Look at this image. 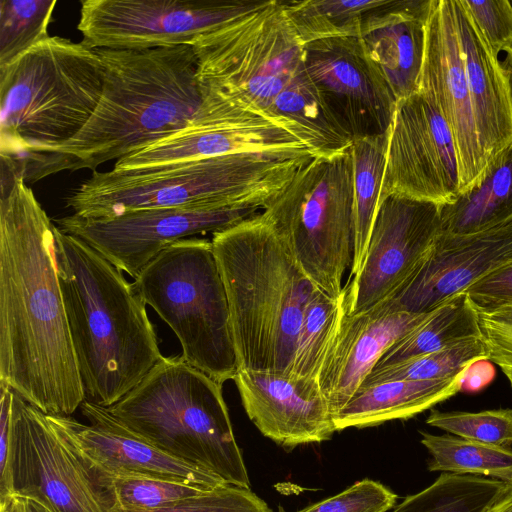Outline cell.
<instances>
[{
  "mask_svg": "<svg viewBox=\"0 0 512 512\" xmlns=\"http://www.w3.org/2000/svg\"><path fill=\"white\" fill-rule=\"evenodd\" d=\"M189 45L197 58L202 103L188 126L276 123L270 117L275 99L304 68V45L279 0H268Z\"/></svg>",
  "mask_w": 512,
  "mask_h": 512,
  "instance_id": "cell-7",
  "label": "cell"
},
{
  "mask_svg": "<svg viewBox=\"0 0 512 512\" xmlns=\"http://www.w3.org/2000/svg\"><path fill=\"white\" fill-rule=\"evenodd\" d=\"M23 503L24 512H56L44 502L33 498L19 496Z\"/></svg>",
  "mask_w": 512,
  "mask_h": 512,
  "instance_id": "cell-45",
  "label": "cell"
},
{
  "mask_svg": "<svg viewBox=\"0 0 512 512\" xmlns=\"http://www.w3.org/2000/svg\"><path fill=\"white\" fill-rule=\"evenodd\" d=\"M432 0H386L363 18L359 38L397 101L420 89Z\"/></svg>",
  "mask_w": 512,
  "mask_h": 512,
  "instance_id": "cell-22",
  "label": "cell"
},
{
  "mask_svg": "<svg viewBox=\"0 0 512 512\" xmlns=\"http://www.w3.org/2000/svg\"><path fill=\"white\" fill-rule=\"evenodd\" d=\"M9 479L13 495L36 498L56 512H107L47 415L15 392Z\"/></svg>",
  "mask_w": 512,
  "mask_h": 512,
  "instance_id": "cell-17",
  "label": "cell"
},
{
  "mask_svg": "<svg viewBox=\"0 0 512 512\" xmlns=\"http://www.w3.org/2000/svg\"><path fill=\"white\" fill-rule=\"evenodd\" d=\"M0 512H24L21 498L14 495L0 500Z\"/></svg>",
  "mask_w": 512,
  "mask_h": 512,
  "instance_id": "cell-46",
  "label": "cell"
},
{
  "mask_svg": "<svg viewBox=\"0 0 512 512\" xmlns=\"http://www.w3.org/2000/svg\"><path fill=\"white\" fill-rule=\"evenodd\" d=\"M441 232L475 234L512 221V145L488 165L477 182L440 205Z\"/></svg>",
  "mask_w": 512,
  "mask_h": 512,
  "instance_id": "cell-25",
  "label": "cell"
},
{
  "mask_svg": "<svg viewBox=\"0 0 512 512\" xmlns=\"http://www.w3.org/2000/svg\"><path fill=\"white\" fill-rule=\"evenodd\" d=\"M211 242L241 370L290 377L304 312L320 289L260 213Z\"/></svg>",
  "mask_w": 512,
  "mask_h": 512,
  "instance_id": "cell-5",
  "label": "cell"
},
{
  "mask_svg": "<svg viewBox=\"0 0 512 512\" xmlns=\"http://www.w3.org/2000/svg\"><path fill=\"white\" fill-rule=\"evenodd\" d=\"M134 434L166 454L250 488L222 384L183 357H163L131 391L108 407Z\"/></svg>",
  "mask_w": 512,
  "mask_h": 512,
  "instance_id": "cell-8",
  "label": "cell"
},
{
  "mask_svg": "<svg viewBox=\"0 0 512 512\" xmlns=\"http://www.w3.org/2000/svg\"><path fill=\"white\" fill-rule=\"evenodd\" d=\"M465 371L446 379L388 381L361 387L334 416L336 431L414 417L460 392Z\"/></svg>",
  "mask_w": 512,
  "mask_h": 512,
  "instance_id": "cell-24",
  "label": "cell"
},
{
  "mask_svg": "<svg viewBox=\"0 0 512 512\" xmlns=\"http://www.w3.org/2000/svg\"><path fill=\"white\" fill-rule=\"evenodd\" d=\"M459 192L457 150L444 118L420 92L399 100L388 136L381 197L398 194L442 205Z\"/></svg>",
  "mask_w": 512,
  "mask_h": 512,
  "instance_id": "cell-16",
  "label": "cell"
},
{
  "mask_svg": "<svg viewBox=\"0 0 512 512\" xmlns=\"http://www.w3.org/2000/svg\"><path fill=\"white\" fill-rule=\"evenodd\" d=\"M388 134L351 142L354 205V254L350 275L363 264L380 203L386 167Z\"/></svg>",
  "mask_w": 512,
  "mask_h": 512,
  "instance_id": "cell-28",
  "label": "cell"
},
{
  "mask_svg": "<svg viewBox=\"0 0 512 512\" xmlns=\"http://www.w3.org/2000/svg\"><path fill=\"white\" fill-rule=\"evenodd\" d=\"M493 54L512 47V4L509 0H461Z\"/></svg>",
  "mask_w": 512,
  "mask_h": 512,
  "instance_id": "cell-40",
  "label": "cell"
},
{
  "mask_svg": "<svg viewBox=\"0 0 512 512\" xmlns=\"http://www.w3.org/2000/svg\"><path fill=\"white\" fill-rule=\"evenodd\" d=\"M427 314L393 311L385 304L356 315L344 312L318 377L333 418L359 390L387 349Z\"/></svg>",
  "mask_w": 512,
  "mask_h": 512,
  "instance_id": "cell-21",
  "label": "cell"
},
{
  "mask_svg": "<svg viewBox=\"0 0 512 512\" xmlns=\"http://www.w3.org/2000/svg\"><path fill=\"white\" fill-rule=\"evenodd\" d=\"M481 338L477 311L465 292L428 312L415 327L394 342L374 369L430 354L463 341Z\"/></svg>",
  "mask_w": 512,
  "mask_h": 512,
  "instance_id": "cell-27",
  "label": "cell"
},
{
  "mask_svg": "<svg viewBox=\"0 0 512 512\" xmlns=\"http://www.w3.org/2000/svg\"><path fill=\"white\" fill-rule=\"evenodd\" d=\"M132 284L174 332L188 364L222 385L234 380L241 368L211 240L190 237L170 245Z\"/></svg>",
  "mask_w": 512,
  "mask_h": 512,
  "instance_id": "cell-10",
  "label": "cell"
},
{
  "mask_svg": "<svg viewBox=\"0 0 512 512\" xmlns=\"http://www.w3.org/2000/svg\"><path fill=\"white\" fill-rule=\"evenodd\" d=\"M486 512H512V481Z\"/></svg>",
  "mask_w": 512,
  "mask_h": 512,
  "instance_id": "cell-44",
  "label": "cell"
},
{
  "mask_svg": "<svg viewBox=\"0 0 512 512\" xmlns=\"http://www.w3.org/2000/svg\"><path fill=\"white\" fill-rule=\"evenodd\" d=\"M386 0L282 1L303 45L327 38L359 36L365 15Z\"/></svg>",
  "mask_w": 512,
  "mask_h": 512,
  "instance_id": "cell-32",
  "label": "cell"
},
{
  "mask_svg": "<svg viewBox=\"0 0 512 512\" xmlns=\"http://www.w3.org/2000/svg\"><path fill=\"white\" fill-rule=\"evenodd\" d=\"M511 264L512 221L475 234L441 232L411 280L381 304L393 311L428 313L485 276Z\"/></svg>",
  "mask_w": 512,
  "mask_h": 512,
  "instance_id": "cell-19",
  "label": "cell"
},
{
  "mask_svg": "<svg viewBox=\"0 0 512 512\" xmlns=\"http://www.w3.org/2000/svg\"><path fill=\"white\" fill-rule=\"evenodd\" d=\"M85 469L107 512L155 510L210 489L153 476Z\"/></svg>",
  "mask_w": 512,
  "mask_h": 512,
  "instance_id": "cell-29",
  "label": "cell"
},
{
  "mask_svg": "<svg viewBox=\"0 0 512 512\" xmlns=\"http://www.w3.org/2000/svg\"><path fill=\"white\" fill-rule=\"evenodd\" d=\"M419 92L451 131L460 194L512 145V102L504 69L461 0H432Z\"/></svg>",
  "mask_w": 512,
  "mask_h": 512,
  "instance_id": "cell-4",
  "label": "cell"
},
{
  "mask_svg": "<svg viewBox=\"0 0 512 512\" xmlns=\"http://www.w3.org/2000/svg\"><path fill=\"white\" fill-rule=\"evenodd\" d=\"M484 359H488V354L481 338L470 339L401 363L373 369L361 387L388 381L446 379L462 373L472 363Z\"/></svg>",
  "mask_w": 512,
  "mask_h": 512,
  "instance_id": "cell-34",
  "label": "cell"
},
{
  "mask_svg": "<svg viewBox=\"0 0 512 512\" xmlns=\"http://www.w3.org/2000/svg\"><path fill=\"white\" fill-rule=\"evenodd\" d=\"M312 158L307 149H282L93 171L66 198V206L86 219L151 208L263 207Z\"/></svg>",
  "mask_w": 512,
  "mask_h": 512,
  "instance_id": "cell-6",
  "label": "cell"
},
{
  "mask_svg": "<svg viewBox=\"0 0 512 512\" xmlns=\"http://www.w3.org/2000/svg\"><path fill=\"white\" fill-rule=\"evenodd\" d=\"M475 309L488 360L501 369L512 388V302Z\"/></svg>",
  "mask_w": 512,
  "mask_h": 512,
  "instance_id": "cell-39",
  "label": "cell"
},
{
  "mask_svg": "<svg viewBox=\"0 0 512 512\" xmlns=\"http://www.w3.org/2000/svg\"><path fill=\"white\" fill-rule=\"evenodd\" d=\"M270 117L289 129L313 157H329L351 146L324 108L305 67L275 99Z\"/></svg>",
  "mask_w": 512,
  "mask_h": 512,
  "instance_id": "cell-26",
  "label": "cell"
},
{
  "mask_svg": "<svg viewBox=\"0 0 512 512\" xmlns=\"http://www.w3.org/2000/svg\"><path fill=\"white\" fill-rule=\"evenodd\" d=\"M426 423L461 438L512 447V408L479 412L432 409Z\"/></svg>",
  "mask_w": 512,
  "mask_h": 512,
  "instance_id": "cell-36",
  "label": "cell"
},
{
  "mask_svg": "<svg viewBox=\"0 0 512 512\" xmlns=\"http://www.w3.org/2000/svg\"><path fill=\"white\" fill-rule=\"evenodd\" d=\"M441 233L440 205L388 194L380 198L359 272L344 287V312H366L394 297L415 275Z\"/></svg>",
  "mask_w": 512,
  "mask_h": 512,
  "instance_id": "cell-13",
  "label": "cell"
},
{
  "mask_svg": "<svg viewBox=\"0 0 512 512\" xmlns=\"http://www.w3.org/2000/svg\"><path fill=\"white\" fill-rule=\"evenodd\" d=\"M96 49L49 36L0 68V155L17 163L74 138L102 94Z\"/></svg>",
  "mask_w": 512,
  "mask_h": 512,
  "instance_id": "cell-9",
  "label": "cell"
},
{
  "mask_svg": "<svg viewBox=\"0 0 512 512\" xmlns=\"http://www.w3.org/2000/svg\"><path fill=\"white\" fill-rule=\"evenodd\" d=\"M268 0H85L78 30L92 49L189 45Z\"/></svg>",
  "mask_w": 512,
  "mask_h": 512,
  "instance_id": "cell-12",
  "label": "cell"
},
{
  "mask_svg": "<svg viewBox=\"0 0 512 512\" xmlns=\"http://www.w3.org/2000/svg\"><path fill=\"white\" fill-rule=\"evenodd\" d=\"M495 375L496 370L490 360H478L466 369L462 378L460 392L476 393L488 386L493 381Z\"/></svg>",
  "mask_w": 512,
  "mask_h": 512,
  "instance_id": "cell-43",
  "label": "cell"
},
{
  "mask_svg": "<svg viewBox=\"0 0 512 512\" xmlns=\"http://www.w3.org/2000/svg\"><path fill=\"white\" fill-rule=\"evenodd\" d=\"M303 63L327 113L351 141L389 133L398 101L359 36L307 43Z\"/></svg>",
  "mask_w": 512,
  "mask_h": 512,
  "instance_id": "cell-15",
  "label": "cell"
},
{
  "mask_svg": "<svg viewBox=\"0 0 512 512\" xmlns=\"http://www.w3.org/2000/svg\"><path fill=\"white\" fill-rule=\"evenodd\" d=\"M510 2H511V4H512V0H511Z\"/></svg>",
  "mask_w": 512,
  "mask_h": 512,
  "instance_id": "cell-48",
  "label": "cell"
},
{
  "mask_svg": "<svg viewBox=\"0 0 512 512\" xmlns=\"http://www.w3.org/2000/svg\"><path fill=\"white\" fill-rule=\"evenodd\" d=\"M105 66L100 100L83 129L22 162L25 182L119 160L186 128L202 97L191 45L96 49Z\"/></svg>",
  "mask_w": 512,
  "mask_h": 512,
  "instance_id": "cell-2",
  "label": "cell"
},
{
  "mask_svg": "<svg viewBox=\"0 0 512 512\" xmlns=\"http://www.w3.org/2000/svg\"><path fill=\"white\" fill-rule=\"evenodd\" d=\"M297 263L324 293L339 298L354 254L350 147L313 157L260 212Z\"/></svg>",
  "mask_w": 512,
  "mask_h": 512,
  "instance_id": "cell-11",
  "label": "cell"
},
{
  "mask_svg": "<svg viewBox=\"0 0 512 512\" xmlns=\"http://www.w3.org/2000/svg\"><path fill=\"white\" fill-rule=\"evenodd\" d=\"M475 307L490 308L512 302V264L485 276L465 290Z\"/></svg>",
  "mask_w": 512,
  "mask_h": 512,
  "instance_id": "cell-41",
  "label": "cell"
},
{
  "mask_svg": "<svg viewBox=\"0 0 512 512\" xmlns=\"http://www.w3.org/2000/svg\"><path fill=\"white\" fill-rule=\"evenodd\" d=\"M397 499V495L382 483L363 479L297 512H388Z\"/></svg>",
  "mask_w": 512,
  "mask_h": 512,
  "instance_id": "cell-38",
  "label": "cell"
},
{
  "mask_svg": "<svg viewBox=\"0 0 512 512\" xmlns=\"http://www.w3.org/2000/svg\"><path fill=\"white\" fill-rule=\"evenodd\" d=\"M508 482L441 473L428 487L407 496L392 512H486Z\"/></svg>",
  "mask_w": 512,
  "mask_h": 512,
  "instance_id": "cell-31",
  "label": "cell"
},
{
  "mask_svg": "<svg viewBox=\"0 0 512 512\" xmlns=\"http://www.w3.org/2000/svg\"><path fill=\"white\" fill-rule=\"evenodd\" d=\"M282 149L307 148L290 130L268 120L187 126L169 137L119 159L113 169L129 170L234 153Z\"/></svg>",
  "mask_w": 512,
  "mask_h": 512,
  "instance_id": "cell-23",
  "label": "cell"
},
{
  "mask_svg": "<svg viewBox=\"0 0 512 512\" xmlns=\"http://www.w3.org/2000/svg\"><path fill=\"white\" fill-rule=\"evenodd\" d=\"M344 296L319 290L306 307L297 337L290 377L318 381L328 347L344 314Z\"/></svg>",
  "mask_w": 512,
  "mask_h": 512,
  "instance_id": "cell-33",
  "label": "cell"
},
{
  "mask_svg": "<svg viewBox=\"0 0 512 512\" xmlns=\"http://www.w3.org/2000/svg\"><path fill=\"white\" fill-rule=\"evenodd\" d=\"M56 0L0 1V68L49 37Z\"/></svg>",
  "mask_w": 512,
  "mask_h": 512,
  "instance_id": "cell-35",
  "label": "cell"
},
{
  "mask_svg": "<svg viewBox=\"0 0 512 512\" xmlns=\"http://www.w3.org/2000/svg\"><path fill=\"white\" fill-rule=\"evenodd\" d=\"M55 225L1 157L0 383L47 415L85 401L58 278Z\"/></svg>",
  "mask_w": 512,
  "mask_h": 512,
  "instance_id": "cell-1",
  "label": "cell"
},
{
  "mask_svg": "<svg viewBox=\"0 0 512 512\" xmlns=\"http://www.w3.org/2000/svg\"><path fill=\"white\" fill-rule=\"evenodd\" d=\"M258 205L212 208H151L111 219L74 214L56 219L63 232L80 238L133 279L160 252L186 238L233 227L258 215Z\"/></svg>",
  "mask_w": 512,
  "mask_h": 512,
  "instance_id": "cell-14",
  "label": "cell"
},
{
  "mask_svg": "<svg viewBox=\"0 0 512 512\" xmlns=\"http://www.w3.org/2000/svg\"><path fill=\"white\" fill-rule=\"evenodd\" d=\"M501 65L504 69L510 92V98L512 102V47L506 51V56Z\"/></svg>",
  "mask_w": 512,
  "mask_h": 512,
  "instance_id": "cell-47",
  "label": "cell"
},
{
  "mask_svg": "<svg viewBox=\"0 0 512 512\" xmlns=\"http://www.w3.org/2000/svg\"><path fill=\"white\" fill-rule=\"evenodd\" d=\"M431 472L481 476L512 481V448L461 438L452 434L421 432Z\"/></svg>",
  "mask_w": 512,
  "mask_h": 512,
  "instance_id": "cell-30",
  "label": "cell"
},
{
  "mask_svg": "<svg viewBox=\"0 0 512 512\" xmlns=\"http://www.w3.org/2000/svg\"><path fill=\"white\" fill-rule=\"evenodd\" d=\"M80 409L89 424L71 416L46 415L85 468L171 479L203 488L226 484L210 472L176 459L140 438L107 407L85 400Z\"/></svg>",
  "mask_w": 512,
  "mask_h": 512,
  "instance_id": "cell-18",
  "label": "cell"
},
{
  "mask_svg": "<svg viewBox=\"0 0 512 512\" xmlns=\"http://www.w3.org/2000/svg\"><path fill=\"white\" fill-rule=\"evenodd\" d=\"M131 512H273L251 491L229 484L206 489L194 496L149 511Z\"/></svg>",
  "mask_w": 512,
  "mask_h": 512,
  "instance_id": "cell-37",
  "label": "cell"
},
{
  "mask_svg": "<svg viewBox=\"0 0 512 512\" xmlns=\"http://www.w3.org/2000/svg\"><path fill=\"white\" fill-rule=\"evenodd\" d=\"M14 391L0 383V500L13 495L9 479Z\"/></svg>",
  "mask_w": 512,
  "mask_h": 512,
  "instance_id": "cell-42",
  "label": "cell"
},
{
  "mask_svg": "<svg viewBox=\"0 0 512 512\" xmlns=\"http://www.w3.org/2000/svg\"><path fill=\"white\" fill-rule=\"evenodd\" d=\"M55 250L85 400L110 407L164 357L146 303L122 271L56 225Z\"/></svg>",
  "mask_w": 512,
  "mask_h": 512,
  "instance_id": "cell-3",
  "label": "cell"
},
{
  "mask_svg": "<svg viewBox=\"0 0 512 512\" xmlns=\"http://www.w3.org/2000/svg\"><path fill=\"white\" fill-rule=\"evenodd\" d=\"M234 382L249 419L264 436L283 447L323 442L336 432L318 381L240 370Z\"/></svg>",
  "mask_w": 512,
  "mask_h": 512,
  "instance_id": "cell-20",
  "label": "cell"
}]
</instances>
